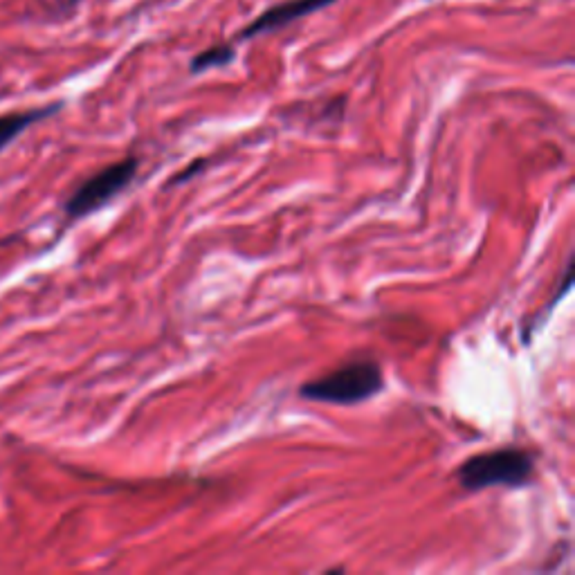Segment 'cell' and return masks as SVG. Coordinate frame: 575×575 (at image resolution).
<instances>
[{"label": "cell", "instance_id": "1", "mask_svg": "<svg viewBox=\"0 0 575 575\" xmlns=\"http://www.w3.org/2000/svg\"><path fill=\"white\" fill-rule=\"evenodd\" d=\"M535 477V454L524 447H499L463 461L456 481L468 492L488 488H524Z\"/></svg>", "mask_w": 575, "mask_h": 575}, {"label": "cell", "instance_id": "2", "mask_svg": "<svg viewBox=\"0 0 575 575\" xmlns=\"http://www.w3.org/2000/svg\"><path fill=\"white\" fill-rule=\"evenodd\" d=\"M385 389V373L376 360H355L299 387V398L326 405H360Z\"/></svg>", "mask_w": 575, "mask_h": 575}, {"label": "cell", "instance_id": "3", "mask_svg": "<svg viewBox=\"0 0 575 575\" xmlns=\"http://www.w3.org/2000/svg\"><path fill=\"white\" fill-rule=\"evenodd\" d=\"M138 171L140 160L135 158V155H129V158L93 173V176L81 182L66 200V207L63 209H66L68 221H79V218H86L95 214L97 209L106 207L113 198L120 196L126 187H131Z\"/></svg>", "mask_w": 575, "mask_h": 575}, {"label": "cell", "instance_id": "4", "mask_svg": "<svg viewBox=\"0 0 575 575\" xmlns=\"http://www.w3.org/2000/svg\"><path fill=\"white\" fill-rule=\"evenodd\" d=\"M333 3H337V0H284V3L268 7L266 12L254 18L250 25H245L243 30L236 34V41H248L254 39V36L277 32L281 27L299 21V18L315 14L319 9L331 7Z\"/></svg>", "mask_w": 575, "mask_h": 575}, {"label": "cell", "instance_id": "5", "mask_svg": "<svg viewBox=\"0 0 575 575\" xmlns=\"http://www.w3.org/2000/svg\"><path fill=\"white\" fill-rule=\"evenodd\" d=\"M61 108H63V104L57 102V104H50V106L27 108V111L0 115V151H5L7 146L12 144L18 135H23L27 129H30V126L45 120V117L59 113Z\"/></svg>", "mask_w": 575, "mask_h": 575}, {"label": "cell", "instance_id": "6", "mask_svg": "<svg viewBox=\"0 0 575 575\" xmlns=\"http://www.w3.org/2000/svg\"><path fill=\"white\" fill-rule=\"evenodd\" d=\"M236 59V48L234 45H212L203 52H198L194 59L189 61V72L191 75H203V72L212 68H225Z\"/></svg>", "mask_w": 575, "mask_h": 575}, {"label": "cell", "instance_id": "7", "mask_svg": "<svg viewBox=\"0 0 575 575\" xmlns=\"http://www.w3.org/2000/svg\"><path fill=\"white\" fill-rule=\"evenodd\" d=\"M205 167V160H194L189 164V167L182 171V173H178V176H173L171 178V182H169V187H173V185H180V182H187L191 176H194V173H198L200 169Z\"/></svg>", "mask_w": 575, "mask_h": 575}]
</instances>
